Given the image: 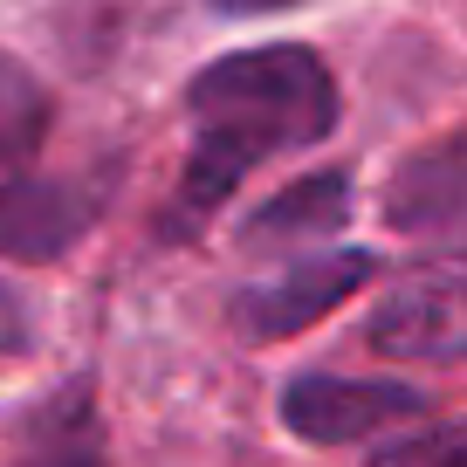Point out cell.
Listing matches in <instances>:
<instances>
[{"mask_svg": "<svg viewBox=\"0 0 467 467\" xmlns=\"http://www.w3.org/2000/svg\"><path fill=\"white\" fill-rule=\"evenodd\" d=\"M337 83L317 48L262 42L206 62L186 83L192 159L179 172V213L206 220L241 179L275 151H309L337 131Z\"/></svg>", "mask_w": 467, "mask_h": 467, "instance_id": "cell-1", "label": "cell"}, {"mask_svg": "<svg viewBox=\"0 0 467 467\" xmlns=\"http://www.w3.org/2000/svg\"><path fill=\"white\" fill-rule=\"evenodd\" d=\"M433 399L406 379H337V371H303V379L282 385V426L317 447L337 440H365L392 420H420Z\"/></svg>", "mask_w": 467, "mask_h": 467, "instance_id": "cell-2", "label": "cell"}, {"mask_svg": "<svg viewBox=\"0 0 467 467\" xmlns=\"http://www.w3.org/2000/svg\"><path fill=\"white\" fill-rule=\"evenodd\" d=\"M371 268H379V254H365V248L303 254V262H289L282 275L248 282L227 309L248 337H296L303 323H317V317H330L337 303H350V296L371 282Z\"/></svg>", "mask_w": 467, "mask_h": 467, "instance_id": "cell-3", "label": "cell"}, {"mask_svg": "<svg viewBox=\"0 0 467 467\" xmlns=\"http://www.w3.org/2000/svg\"><path fill=\"white\" fill-rule=\"evenodd\" d=\"M365 344L379 358H406V365H461L467 358V289L461 268H433L412 275L365 317Z\"/></svg>", "mask_w": 467, "mask_h": 467, "instance_id": "cell-4", "label": "cell"}, {"mask_svg": "<svg viewBox=\"0 0 467 467\" xmlns=\"http://www.w3.org/2000/svg\"><path fill=\"white\" fill-rule=\"evenodd\" d=\"M103 186L83 179H0V254L7 262H56L97 227Z\"/></svg>", "mask_w": 467, "mask_h": 467, "instance_id": "cell-5", "label": "cell"}, {"mask_svg": "<svg viewBox=\"0 0 467 467\" xmlns=\"http://www.w3.org/2000/svg\"><path fill=\"white\" fill-rule=\"evenodd\" d=\"M467 213V165H461V138H440L420 159H406L385 186V227L399 234H433L453 241Z\"/></svg>", "mask_w": 467, "mask_h": 467, "instance_id": "cell-6", "label": "cell"}, {"mask_svg": "<svg viewBox=\"0 0 467 467\" xmlns=\"http://www.w3.org/2000/svg\"><path fill=\"white\" fill-rule=\"evenodd\" d=\"M350 213V172H303L248 213V241H323Z\"/></svg>", "mask_w": 467, "mask_h": 467, "instance_id": "cell-7", "label": "cell"}, {"mask_svg": "<svg viewBox=\"0 0 467 467\" xmlns=\"http://www.w3.org/2000/svg\"><path fill=\"white\" fill-rule=\"evenodd\" d=\"M15 467H103V420H97L89 385H62V392L35 412Z\"/></svg>", "mask_w": 467, "mask_h": 467, "instance_id": "cell-8", "label": "cell"}, {"mask_svg": "<svg viewBox=\"0 0 467 467\" xmlns=\"http://www.w3.org/2000/svg\"><path fill=\"white\" fill-rule=\"evenodd\" d=\"M48 138V89L0 48V179H21Z\"/></svg>", "mask_w": 467, "mask_h": 467, "instance_id": "cell-9", "label": "cell"}, {"mask_svg": "<svg viewBox=\"0 0 467 467\" xmlns=\"http://www.w3.org/2000/svg\"><path fill=\"white\" fill-rule=\"evenodd\" d=\"M365 467H467V426L461 420H426L420 433L385 440Z\"/></svg>", "mask_w": 467, "mask_h": 467, "instance_id": "cell-10", "label": "cell"}, {"mask_svg": "<svg viewBox=\"0 0 467 467\" xmlns=\"http://www.w3.org/2000/svg\"><path fill=\"white\" fill-rule=\"evenodd\" d=\"M220 15H275V7H296V0H213Z\"/></svg>", "mask_w": 467, "mask_h": 467, "instance_id": "cell-11", "label": "cell"}]
</instances>
